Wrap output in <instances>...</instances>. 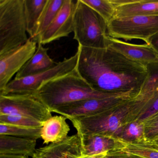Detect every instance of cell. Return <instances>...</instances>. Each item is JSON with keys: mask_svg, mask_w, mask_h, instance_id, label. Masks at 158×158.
<instances>
[{"mask_svg": "<svg viewBox=\"0 0 158 158\" xmlns=\"http://www.w3.org/2000/svg\"><path fill=\"white\" fill-rule=\"evenodd\" d=\"M78 53L58 63L54 67L40 73L11 80L0 91V95L9 94H35L44 83L73 72L76 68Z\"/></svg>", "mask_w": 158, "mask_h": 158, "instance_id": "obj_7", "label": "cell"}, {"mask_svg": "<svg viewBox=\"0 0 158 158\" xmlns=\"http://www.w3.org/2000/svg\"><path fill=\"white\" fill-rule=\"evenodd\" d=\"M108 152H103L96 155H88V156H81L79 158H104L107 155Z\"/></svg>", "mask_w": 158, "mask_h": 158, "instance_id": "obj_31", "label": "cell"}, {"mask_svg": "<svg viewBox=\"0 0 158 158\" xmlns=\"http://www.w3.org/2000/svg\"><path fill=\"white\" fill-rule=\"evenodd\" d=\"M48 50V49L44 48L42 44L38 43L35 54L16 74L15 79L35 75L54 67L58 63L49 57Z\"/></svg>", "mask_w": 158, "mask_h": 158, "instance_id": "obj_15", "label": "cell"}, {"mask_svg": "<svg viewBox=\"0 0 158 158\" xmlns=\"http://www.w3.org/2000/svg\"><path fill=\"white\" fill-rule=\"evenodd\" d=\"M77 1L64 0L57 16L38 39L37 43L42 45L48 44L61 38L67 37L73 32V16Z\"/></svg>", "mask_w": 158, "mask_h": 158, "instance_id": "obj_11", "label": "cell"}, {"mask_svg": "<svg viewBox=\"0 0 158 158\" xmlns=\"http://www.w3.org/2000/svg\"><path fill=\"white\" fill-rule=\"evenodd\" d=\"M79 136L81 140L82 156L96 155L123 150L127 145L119 139L113 137L102 135Z\"/></svg>", "mask_w": 158, "mask_h": 158, "instance_id": "obj_14", "label": "cell"}, {"mask_svg": "<svg viewBox=\"0 0 158 158\" xmlns=\"http://www.w3.org/2000/svg\"><path fill=\"white\" fill-rule=\"evenodd\" d=\"M158 112V89L154 96L146 105L143 111L138 118V121L143 122L144 120Z\"/></svg>", "mask_w": 158, "mask_h": 158, "instance_id": "obj_28", "label": "cell"}, {"mask_svg": "<svg viewBox=\"0 0 158 158\" xmlns=\"http://www.w3.org/2000/svg\"><path fill=\"white\" fill-rule=\"evenodd\" d=\"M123 150L143 158H158V150L144 141L128 144Z\"/></svg>", "mask_w": 158, "mask_h": 158, "instance_id": "obj_24", "label": "cell"}, {"mask_svg": "<svg viewBox=\"0 0 158 158\" xmlns=\"http://www.w3.org/2000/svg\"><path fill=\"white\" fill-rule=\"evenodd\" d=\"M104 158H143L124 151L123 150L109 152Z\"/></svg>", "mask_w": 158, "mask_h": 158, "instance_id": "obj_29", "label": "cell"}, {"mask_svg": "<svg viewBox=\"0 0 158 158\" xmlns=\"http://www.w3.org/2000/svg\"><path fill=\"white\" fill-rule=\"evenodd\" d=\"M36 49L37 42L29 38L24 45L0 55V91L33 57Z\"/></svg>", "mask_w": 158, "mask_h": 158, "instance_id": "obj_10", "label": "cell"}, {"mask_svg": "<svg viewBox=\"0 0 158 158\" xmlns=\"http://www.w3.org/2000/svg\"><path fill=\"white\" fill-rule=\"evenodd\" d=\"M156 92L150 95L139 94L100 113L70 120L79 136L102 135L118 138L125 126L137 120Z\"/></svg>", "mask_w": 158, "mask_h": 158, "instance_id": "obj_2", "label": "cell"}, {"mask_svg": "<svg viewBox=\"0 0 158 158\" xmlns=\"http://www.w3.org/2000/svg\"><path fill=\"white\" fill-rule=\"evenodd\" d=\"M0 158H28V157L23 156V155L0 154Z\"/></svg>", "mask_w": 158, "mask_h": 158, "instance_id": "obj_32", "label": "cell"}, {"mask_svg": "<svg viewBox=\"0 0 158 158\" xmlns=\"http://www.w3.org/2000/svg\"><path fill=\"white\" fill-rule=\"evenodd\" d=\"M36 140L0 135V154H12L33 157Z\"/></svg>", "mask_w": 158, "mask_h": 158, "instance_id": "obj_16", "label": "cell"}, {"mask_svg": "<svg viewBox=\"0 0 158 158\" xmlns=\"http://www.w3.org/2000/svg\"><path fill=\"white\" fill-rule=\"evenodd\" d=\"M131 98L122 96L86 99L64 105L52 112L63 115L69 120L86 117L105 111Z\"/></svg>", "mask_w": 158, "mask_h": 158, "instance_id": "obj_9", "label": "cell"}, {"mask_svg": "<svg viewBox=\"0 0 158 158\" xmlns=\"http://www.w3.org/2000/svg\"><path fill=\"white\" fill-rule=\"evenodd\" d=\"M64 1V0H48L38 23L35 37L32 40L37 42L55 19Z\"/></svg>", "mask_w": 158, "mask_h": 158, "instance_id": "obj_20", "label": "cell"}, {"mask_svg": "<svg viewBox=\"0 0 158 158\" xmlns=\"http://www.w3.org/2000/svg\"><path fill=\"white\" fill-rule=\"evenodd\" d=\"M108 47L134 61L145 65L158 63V54L146 43L132 44L109 36Z\"/></svg>", "mask_w": 158, "mask_h": 158, "instance_id": "obj_12", "label": "cell"}, {"mask_svg": "<svg viewBox=\"0 0 158 158\" xmlns=\"http://www.w3.org/2000/svg\"><path fill=\"white\" fill-rule=\"evenodd\" d=\"M73 28L74 39L79 46L97 49L108 47L107 22L82 0L77 1Z\"/></svg>", "mask_w": 158, "mask_h": 158, "instance_id": "obj_5", "label": "cell"}, {"mask_svg": "<svg viewBox=\"0 0 158 158\" xmlns=\"http://www.w3.org/2000/svg\"><path fill=\"white\" fill-rule=\"evenodd\" d=\"M42 127L0 123V135L37 140L41 138Z\"/></svg>", "mask_w": 158, "mask_h": 158, "instance_id": "obj_21", "label": "cell"}, {"mask_svg": "<svg viewBox=\"0 0 158 158\" xmlns=\"http://www.w3.org/2000/svg\"><path fill=\"white\" fill-rule=\"evenodd\" d=\"M147 66L148 74L140 89V94H151L158 89V63L148 64Z\"/></svg>", "mask_w": 158, "mask_h": 158, "instance_id": "obj_26", "label": "cell"}, {"mask_svg": "<svg viewBox=\"0 0 158 158\" xmlns=\"http://www.w3.org/2000/svg\"><path fill=\"white\" fill-rule=\"evenodd\" d=\"M147 142L149 145H150L152 147H153L154 148L157 149L158 150V137L154 139L152 141L150 142H147V141H144Z\"/></svg>", "mask_w": 158, "mask_h": 158, "instance_id": "obj_33", "label": "cell"}, {"mask_svg": "<svg viewBox=\"0 0 158 158\" xmlns=\"http://www.w3.org/2000/svg\"><path fill=\"white\" fill-rule=\"evenodd\" d=\"M118 138L127 144L145 141V130L143 122L135 120L127 124L123 127Z\"/></svg>", "mask_w": 158, "mask_h": 158, "instance_id": "obj_22", "label": "cell"}, {"mask_svg": "<svg viewBox=\"0 0 158 158\" xmlns=\"http://www.w3.org/2000/svg\"><path fill=\"white\" fill-rule=\"evenodd\" d=\"M27 32L24 0H0V55L25 44Z\"/></svg>", "mask_w": 158, "mask_h": 158, "instance_id": "obj_4", "label": "cell"}, {"mask_svg": "<svg viewBox=\"0 0 158 158\" xmlns=\"http://www.w3.org/2000/svg\"><path fill=\"white\" fill-rule=\"evenodd\" d=\"M81 140L77 134L61 142L36 149L33 158H79L82 156Z\"/></svg>", "mask_w": 158, "mask_h": 158, "instance_id": "obj_13", "label": "cell"}, {"mask_svg": "<svg viewBox=\"0 0 158 158\" xmlns=\"http://www.w3.org/2000/svg\"><path fill=\"white\" fill-rule=\"evenodd\" d=\"M35 94L52 112L64 105L86 99L122 96L135 98L130 94L95 90L79 75L76 68L69 73L44 83Z\"/></svg>", "mask_w": 158, "mask_h": 158, "instance_id": "obj_3", "label": "cell"}, {"mask_svg": "<svg viewBox=\"0 0 158 158\" xmlns=\"http://www.w3.org/2000/svg\"><path fill=\"white\" fill-rule=\"evenodd\" d=\"M0 123L30 127H42L44 123L36 119L17 114H0Z\"/></svg>", "mask_w": 158, "mask_h": 158, "instance_id": "obj_25", "label": "cell"}, {"mask_svg": "<svg viewBox=\"0 0 158 158\" xmlns=\"http://www.w3.org/2000/svg\"><path fill=\"white\" fill-rule=\"evenodd\" d=\"M100 15L108 23L113 18L116 7L111 0H82Z\"/></svg>", "mask_w": 158, "mask_h": 158, "instance_id": "obj_23", "label": "cell"}, {"mask_svg": "<svg viewBox=\"0 0 158 158\" xmlns=\"http://www.w3.org/2000/svg\"><path fill=\"white\" fill-rule=\"evenodd\" d=\"M52 112L35 94L0 95V114H17L45 123Z\"/></svg>", "mask_w": 158, "mask_h": 158, "instance_id": "obj_8", "label": "cell"}, {"mask_svg": "<svg viewBox=\"0 0 158 158\" xmlns=\"http://www.w3.org/2000/svg\"><path fill=\"white\" fill-rule=\"evenodd\" d=\"M145 141L150 142L158 137V112L143 122Z\"/></svg>", "mask_w": 158, "mask_h": 158, "instance_id": "obj_27", "label": "cell"}, {"mask_svg": "<svg viewBox=\"0 0 158 158\" xmlns=\"http://www.w3.org/2000/svg\"><path fill=\"white\" fill-rule=\"evenodd\" d=\"M48 0H24L27 33L30 39L35 37L37 26Z\"/></svg>", "mask_w": 158, "mask_h": 158, "instance_id": "obj_19", "label": "cell"}, {"mask_svg": "<svg viewBox=\"0 0 158 158\" xmlns=\"http://www.w3.org/2000/svg\"><path fill=\"white\" fill-rule=\"evenodd\" d=\"M158 16V1L132 0L130 3L116 7L114 17Z\"/></svg>", "mask_w": 158, "mask_h": 158, "instance_id": "obj_18", "label": "cell"}, {"mask_svg": "<svg viewBox=\"0 0 158 158\" xmlns=\"http://www.w3.org/2000/svg\"><path fill=\"white\" fill-rule=\"evenodd\" d=\"M76 69L96 90L136 97L148 76L147 65L127 59L114 50L78 45Z\"/></svg>", "mask_w": 158, "mask_h": 158, "instance_id": "obj_1", "label": "cell"}, {"mask_svg": "<svg viewBox=\"0 0 158 158\" xmlns=\"http://www.w3.org/2000/svg\"><path fill=\"white\" fill-rule=\"evenodd\" d=\"M146 44L149 45L158 54V32L150 38Z\"/></svg>", "mask_w": 158, "mask_h": 158, "instance_id": "obj_30", "label": "cell"}, {"mask_svg": "<svg viewBox=\"0 0 158 158\" xmlns=\"http://www.w3.org/2000/svg\"><path fill=\"white\" fill-rule=\"evenodd\" d=\"M157 32L158 16L113 17L107 23L108 35L116 39L140 40L147 43Z\"/></svg>", "mask_w": 158, "mask_h": 158, "instance_id": "obj_6", "label": "cell"}, {"mask_svg": "<svg viewBox=\"0 0 158 158\" xmlns=\"http://www.w3.org/2000/svg\"><path fill=\"white\" fill-rule=\"evenodd\" d=\"M66 119L63 115H54L44 123L41 133L44 144L58 143L68 137L70 127Z\"/></svg>", "mask_w": 158, "mask_h": 158, "instance_id": "obj_17", "label": "cell"}]
</instances>
